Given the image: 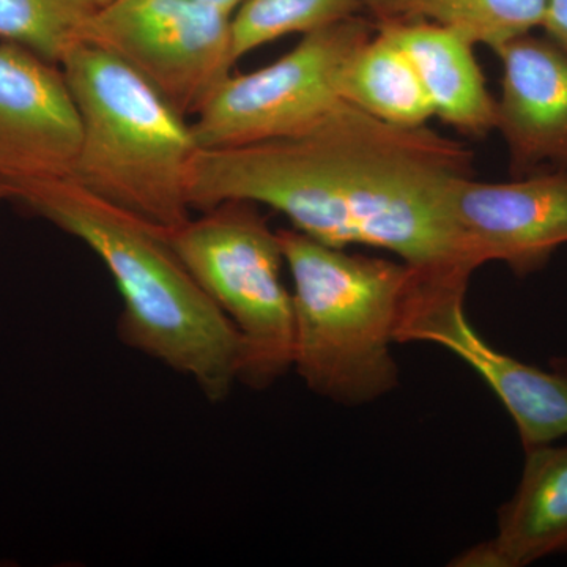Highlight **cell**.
Masks as SVG:
<instances>
[{
	"mask_svg": "<svg viewBox=\"0 0 567 567\" xmlns=\"http://www.w3.org/2000/svg\"><path fill=\"white\" fill-rule=\"evenodd\" d=\"M375 24L347 18L311 33L278 61L251 73L230 74L194 115L200 151L245 147L300 136L346 106L339 73Z\"/></svg>",
	"mask_w": 567,
	"mask_h": 567,
	"instance_id": "8992f818",
	"label": "cell"
},
{
	"mask_svg": "<svg viewBox=\"0 0 567 567\" xmlns=\"http://www.w3.org/2000/svg\"><path fill=\"white\" fill-rule=\"evenodd\" d=\"M278 235L293 284L292 369L338 404L390 393L399 377L391 344L421 270L349 254L297 229Z\"/></svg>",
	"mask_w": 567,
	"mask_h": 567,
	"instance_id": "277c9868",
	"label": "cell"
},
{
	"mask_svg": "<svg viewBox=\"0 0 567 567\" xmlns=\"http://www.w3.org/2000/svg\"><path fill=\"white\" fill-rule=\"evenodd\" d=\"M338 89L344 102L391 125L417 128L435 115L409 55L379 28L347 59Z\"/></svg>",
	"mask_w": 567,
	"mask_h": 567,
	"instance_id": "5bb4252c",
	"label": "cell"
},
{
	"mask_svg": "<svg viewBox=\"0 0 567 567\" xmlns=\"http://www.w3.org/2000/svg\"><path fill=\"white\" fill-rule=\"evenodd\" d=\"M472 175V152L424 126L391 125L347 103L311 132L199 151L189 203L267 205L320 244L386 249L424 274L468 278L450 189Z\"/></svg>",
	"mask_w": 567,
	"mask_h": 567,
	"instance_id": "6da1fadb",
	"label": "cell"
},
{
	"mask_svg": "<svg viewBox=\"0 0 567 567\" xmlns=\"http://www.w3.org/2000/svg\"><path fill=\"white\" fill-rule=\"evenodd\" d=\"M0 200H9V189H7L6 183L0 177Z\"/></svg>",
	"mask_w": 567,
	"mask_h": 567,
	"instance_id": "ffe728a7",
	"label": "cell"
},
{
	"mask_svg": "<svg viewBox=\"0 0 567 567\" xmlns=\"http://www.w3.org/2000/svg\"><path fill=\"white\" fill-rule=\"evenodd\" d=\"M363 0H246L233 18L235 61L292 33H311L352 18Z\"/></svg>",
	"mask_w": 567,
	"mask_h": 567,
	"instance_id": "e0dca14e",
	"label": "cell"
},
{
	"mask_svg": "<svg viewBox=\"0 0 567 567\" xmlns=\"http://www.w3.org/2000/svg\"><path fill=\"white\" fill-rule=\"evenodd\" d=\"M61 66L82 126L70 181L158 229L192 218L189 186L200 151L192 122L93 44H78Z\"/></svg>",
	"mask_w": 567,
	"mask_h": 567,
	"instance_id": "3957f363",
	"label": "cell"
},
{
	"mask_svg": "<svg viewBox=\"0 0 567 567\" xmlns=\"http://www.w3.org/2000/svg\"><path fill=\"white\" fill-rule=\"evenodd\" d=\"M111 0H0V40L62 65L84 29Z\"/></svg>",
	"mask_w": 567,
	"mask_h": 567,
	"instance_id": "2e32d148",
	"label": "cell"
},
{
	"mask_svg": "<svg viewBox=\"0 0 567 567\" xmlns=\"http://www.w3.org/2000/svg\"><path fill=\"white\" fill-rule=\"evenodd\" d=\"M450 212L477 267L499 260L524 276L539 270L567 244V169L544 171L511 183L457 178Z\"/></svg>",
	"mask_w": 567,
	"mask_h": 567,
	"instance_id": "9c48e42d",
	"label": "cell"
},
{
	"mask_svg": "<svg viewBox=\"0 0 567 567\" xmlns=\"http://www.w3.org/2000/svg\"><path fill=\"white\" fill-rule=\"evenodd\" d=\"M233 18L200 0H111L82 43L110 52L189 118L233 74Z\"/></svg>",
	"mask_w": 567,
	"mask_h": 567,
	"instance_id": "52a82bcc",
	"label": "cell"
},
{
	"mask_svg": "<svg viewBox=\"0 0 567 567\" xmlns=\"http://www.w3.org/2000/svg\"><path fill=\"white\" fill-rule=\"evenodd\" d=\"M409 55L435 115L458 132L484 137L496 128V102L458 33L427 21L375 22Z\"/></svg>",
	"mask_w": 567,
	"mask_h": 567,
	"instance_id": "4fadbf2b",
	"label": "cell"
},
{
	"mask_svg": "<svg viewBox=\"0 0 567 567\" xmlns=\"http://www.w3.org/2000/svg\"><path fill=\"white\" fill-rule=\"evenodd\" d=\"M567 550V446L527 451L514 498L499 511L498 535L454 566L520 567Z\"/></svg>",
	"mask_w": 567,
	"mask_h": 567,
	"instance_id": "7c38bea8",
	"label": "cell"
},
{
	"mask_svg": "<svg viewBox=\"0 0 567 567\" xmlns=\"http://www.w3.org/2000/svg\"><path fill=\"white\" fill-rule=\"evenodd\" d=\"M543 28L548 39L567 52V0H547Z\"/></svg>",
	"mask_w": 567,
	"mask_h": 567,
	"instance_id": "ac0fdd59",
	"label": "cell"
},
{
	"mask_svg": "<svg viewBox=\"0 0 567 567\" xmlns=\"http://www.w3.org/2000/svg\"><path fill=\"white\" fill-rule=\"evenodd\" d=\"M80 111L62 66L0 40V177L69 178L81 147Z\"/></svg>",
	"mask_w": 567,
	"mask_h": 567,
	"instance_id": "30bf717a",
	"label": "cell"
},
{
	"mask_svg": "<svg viewBox=\"0 0 567 567\" xmlns=\"http://www.w3.org/2000/svg\"><path fill=\"white\" fill-rule=\"evenodd\" d=\"M495 52L503 63L496 128L509 148L511 173L567 169V52L529 33Z\"/></svg>",
	"mask_w": 567,
	"mask_h": 567,
	"instance_id": "8fae6325",
	"label": "cell"
},
{
	"mask_svg": "<svg viewBox=\"0 0 567 567\" xmlns=\"http://www.w3.org/2000/svg\"><path fill=\"white\" fill-rule=\"evenodd\" d=\"M468 279L417 276L395 330V342L429 341L472 365L506 406L525 450L567 435V375L540 371L494 349L465 316Z\"/></svg>",
	"mask_w": 567,
	"mask_h": 567,
	"instance_id": "ba28073f",
	"label": "cell"
},
{
	"mask_svg": "<svg viewBox=\"0 0 567 567\" xmlns=\"http://www.w3.org/2000/svg\"><path fill=\"white\" fill-rule=\"evenodd\" d=\"M6 185L9 200L78 238L102 260L121 293L123 344L192 380L212 404L229 398L244 360L240 336L186 270L163 229L70 178Z\"/></svg>",
	"mask_w": 567,
	"mask_h": 567,
	"instance_id": "7a4b0ae2",
	"label": "cell"
},
{
	"mask_svg": "<svg viewBox=\"0 0 567 567\" xmlns=\"http://www.w3.org/2000/svg\"><path fill=\"white\" fill-rule=\"evenodd\" d=\"M200 213L164 237L240 336L238 383L264 390L293 368V297L282 279L278 230L245 200Z\"/></svg>",
	"mask_w": 567,
	"mask_h": 567,
	"instance_id": "5b68a950",
	"label": "cell"
},
{
	"mask_svg": "<svg viewBox=\"0 0 567 567\" xmlns=\"http://www.w3.org/2000/svg\"><path fill=\"white\" fill-rule=\"evenodd\" d=\"M200 2L208 3V6L216 7V9L226 11V13L235 14V11L240 9L246 0H200Z\"/></svg>",
	"mask_w": 567,
	"mask_h": 567,
	"instance_id": "d6986e66",
	"label": "cell"
},
{
	"mask_svg": "<svg viewBox=\"0 0 567 567\" xmlns=\"http://www.w3.org/2000/svg\"><path fill=\"white\" fill-rule=\"evenodd\" d=\"M375 22L427 21L492 50L543 25L547 0H363Z\"/></svg>",
	"mask_w": 567,
	"mask_h": 567,
	"instance_id": "9a60e30c",
	"label": "cell"
}]
</instances>
